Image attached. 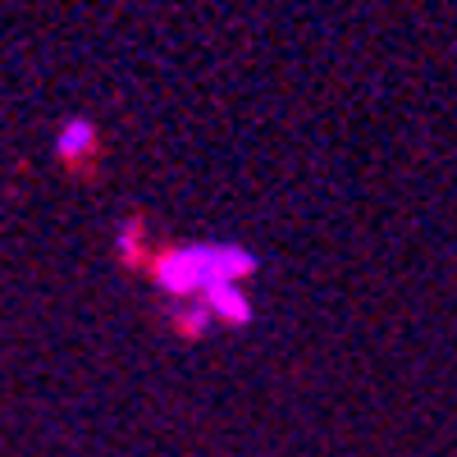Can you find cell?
I'll list each match as a JSON object with an SVG mask.
<instances>
[{"label":"cell","mask_w":457,"mask_h":457,"mask_svg":"<svg viewBox=\"0 0 457 457\" xmlns=\"http://www.w3.org/2000/svg\"><path fill=\"white\" fill-rule=\"evenodd\" d=\"M92 142H96V133H92L87 120H69V124L60 129V137H55V151H60L64 161H79Z\"/></svg>","instance_id":"6da1fadb"}]
</instances>
